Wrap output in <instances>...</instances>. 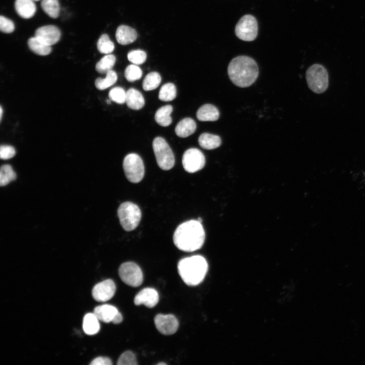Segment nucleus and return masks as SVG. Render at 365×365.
Here are the masks:
<instances>
[{
  "mask_svg": "<svg viewBox=\"0 0 365 365\" xmlns=\"http://www.w3.org/2000/svg\"><path fill=\"white\" fill-rule=\"evenodd\" d=\"M205 234L201 223L189 220L179 225L174 231L173 240L180 250L192 252L200 249L205 240Z\"/></svg>",
  "mask_w": 365,
  "mask_h": 365,
  "instance_id": "obj_1",
  "label": "nucleus"
},
{
  "mask_svg": "<svg viewBox=\"0 0 365 365\" xmlns=\"http://www.w3.org/2000/svg\"><path fill=\"white\" fill-rule=\"evenodd\" d=\"M228 74L234 85L245 88L256 81L259 75V68L253 58L247 56H238L229 63Z\"/></svg>",
  "mask_w": 365,
  "mask_h": 365,
  "instance_id": "obj_2",
  "label": "nucleus"
},
{
  "mask_svg": "<svg viewBox=\"0 0 365 365\" xmlns=\"http://www.w3.org/2000/svg\"><path fill=\"white\" fill-rule=\"evenodd\" d=\"M177 269L179 276L187 285L195 286L203 280L208 264L204 257L196 255L181 259Z\"/></svg>",
  "mask_w": 365,
  "mask_h": 365,
  "instance_id": "obj_3",
  "label": "nucleus"
},
{
  "mask_svg": "<svg viewBox=\"0 0 365 365\" xmlns=\"http://www.w3.org/2000/svg\"><path fill=\"white\" fill-rule=\"evenodd\" d=\"M306 79L309 89L315 93H322L328 88V74L321 64L311 65L306 71Z\"/></svg>",
  "mask_w": 365,
  "mask_h": 365,
  "instance_id": "obj_4",
  "label": "nucleus"
},
{
  "mask_svg": "<svg viewBox=\"0 0 365 365\" xmlns=\"http://www.w3.org/2000/svg\"><path fill=\"white\" fill-rule=\"evenodd\" d=\"M117 214L123 228L127 231L134 230L139 225L141 213L139 207L131 202H125L119 206Z\"/></svg>",
  "mask_w": 365,
  "mask_h": 365,
  "instance_id": "obj_5",
  "label": "nucleus"
},
{
  "mask_svg": "<svg viewBox=\"0 0 365 365\" xmlns=\"http://www.w3.org/2000/svg\"><path fill=\"white\" fill-rule=\"evenodd\" d=\"M153 148L159 167L164 170L171 169L174 165V156L166 141L161 137H156Z\"/></svg>",
  "mask_w": 365,
  "mask_h": 365,
  "instance_id": "obj_6",
  "label": "nucleus"
},
{
  "mask_svg": "<svg viewBox=\"0 0 365 365\" xmlns=\"http://www.w3.org/2000/svg\"><path fill=\"white\" fill-rule=\"evenodd\" d=\"M123 167L127 179L132 183L140 181L144 174V167L142 160L136 154H128L124 159Z\"/></svg>",
  "mask_w": 365,
  "mask_h": 365,
  "instance_id": "obj_7",
  "label": "nucleus"
},
{
  "mask_svg": "<svg viewBox=\"0 0 365 365\" xmlns=\"http://www.w3.org/2000/svg\"><path fill=\"white\" fill-rule=\"evenodd\" d=\"M258 25L256 18L249 14L243 16L236 25V35L244 41L254 40L258 34Z\"/></svg>",
  "mask_w": 365,
  "mask_h": 365,
  "instance_id": "obj_8",
  "label": "nucleus"
},
{
  "mask_svg": "<svg viewBox=\"0 0 365 365\" xmlns=\"http://www.w3.org/2000/svg\"><path fill=\"white\" fill-rule=\"evenodd\" d=\"M118 271L121 280L130 286H139L143 282L142 271L134 262H127L122 264L119 267Z\"/></svg>",
  "mask_w": 365,
  "mask_h": 365,
  "instance_id": "obj_9",
  "label": "nucleus"
},
{
  "mask_svg": "<svg viewBox=\"0 0 365 365\" xmlns=\"http://www.w3.org/2000/svg\"><path fill=\"white\" fill-rule=\"evenodd\" d=\"M205 163V157L198 149L191 148L185 151L182 158V164L188 172L194 173L202 169Z\"/></svg>",
  "mask_w": 365,
  "mask_h": 365,
  "instance_id": "obj_10",
  "label": "nucleus"
},
{
  "mask_svg": "<svg viewBox=\"0 0 365 365\" xmlns=\"http://www.w3.org/2000/svg\"><path fill=\"white\" fill-rule=\"evenodd\" d=\"M116 289L115 282L112 279H107L97 283L93 287L92 297L97 302H106L113 297Z\"/></svg>",
  "mask_w": 365,
  "mask_h": 365,
  "instance_id": "obj_11",
  "label": "nucleus"
},
{
  "mask_svg": "<svg viewBox=\"0 0 365 365\" xmlns=\"http://www.w3.org/2000/svg\"><path fill=\"white\" fill-rule=\"evenodd\" d=\"M155 326L158 331L165 335L174 334L178 328V321L172 314H157L154 319Z\"/></svg>",
  "mask_w": 365,
  "mask_h": 365,
  "instance_id": "obj_12",
  "label": "nucleus"
},
{
  "mask_svg": "<svg viewBox=\"0 0 365 365\" xmlns=\"http://www.w3.org/2000/svg\"><path fill=\"white\" fill-rule=\"evenodd\" d=\"M61 32L59 29L53 25H47L37 28L34 36L43 43L52 46L60 40Z\"/></svg>",
  "mask_w": 365,
  "mask_h": 365,
  "instance_id": "obj_13",
  "label": "nucleus"
},
{
  "mask_svg": "<svg viewBox=\"0 0 365 365\" xmlns=\"http://www.w3.org/2000/svg\"><path fill=\"white\" fill-rule=\"evenodd\" d=\"M159 296L157 291L153 288L147 287L138 293L134 299L135 305H144L148 308L154 307L158 303Z\"/></svg>",
  "mask_w": 365,
  "mask_h": 365,
  "instance_id": "obj_14",
  "label": "nucleus"
},
{
  "mask_svg": "<svg viewBox=\"0 0 365 365\" xmlns=\"http://www.w3.org/2000/svg\"><path fill=\"white\" fill-rule=\"evenodd\" d=\"M15 9L18 15L22 18L32 17L36 12V6L33 0H15Z\"/></svg>",
  "mask_w": 365,
  "mask_h": 365,
  "instance_id": "obj_15",
  "label": "nucleus"
},
{
  "mask_svg": "<svg viewBox=\"0 0 365 365\" xmlns=\"http://www.w3.org/2000/svg\"><path fill=\"white\" fill-rule=\"evenodd\" d=\"M137 36L136 30L127 25H121L116 30V39L121 45L131 44L135 41Z\"/></svg>",
  "mask_w": 365,
  "mask_h": 365,
  "instance_id": "obj_16",
  "label": "nucleus"
},
{
  "mask_svg": "<svg viewBox=\"0 0 365 365\" xmlns=\"http://www.w3.org/2000/svg\"><path fill=\"white\" fill-rule=\"evenodd\" d=\"M119 311L114 306L104 304L96 307L93 313L99 320L103 322H112Z\"/></svg>",
  "mask_w": 365,
  "mask_h": 365,
  "instance_id": "obj_17",
  "label": "nucleus"
},
{
  "mask_svg": "<svg viewBox=\"0 0 365 365\" xmlns=\"http://www.w3.org/2000/svg\"><path fill=\"white\" fill-rule=\"evenodd\" d=\"M197 118L201 121H215L218 120L220 113L217 108L212 104H205L197 112Z\"/></svg>",
  "mask_w": 365,
  "mask_h": 365,
  "instance_id": "obj_18",
  "label": "nucleus"
},
{
  "mask_svg": "<svg viewBox=\"0 0 365 365\" xmlns=\"http://www.w3.org/2000/svg\"><path fill=\"white\" fill-rule=\"evenodd\" d=\"M196 129V124L194 120L190 118H186L178 123L175 132L178 136L185 138L192 134Z\"/></svg>",
  "mask_w": 365,
  "mask_h": 365,
  "instance_id": "obj_19",
  "label": "nucleus"
},
{
  "mask_svg": "<svg viewBox=\"0 0 365 365\" xmlns=\"http://www.w3.org/2000/svg\"><path fill=\"white\" fill-rule=\"evenodd\" d=\"M126 103L129 108L138 110L144 106V99L139 91L130 88L126 92Z\"/></svg>",
  "mask_w": 365,
  "mask_h": 365,
  "instance_id": "obj_20",
  "label": "nucleus"
},
{
  "mask_svg": "<svg viewBox=\"0 0 365 365\" xmlns=\"http://www.w3.org/2000/svg\"><path fill=\"white\" fill-rule=\"evenodd\" d=\"M99 320L94 313L86 314L83 318V328L88 335L97 334L100 330Z\"/></svg>",
  "mask_w": 365,
  "mask_h": 365,
  "instance_id": "obj_21",
  "label": "nucleus"
},
{
  "mask_svg": "<svg viewBox=\"0 0 365 365\" xmlns=\"http://www.w3.org/2000/svg\"><path fill=\"white\" fill-rule=\"evenodd\" d=\"M198 142L200 147L204 149L213 150L219 147L222 141L218 135L203 133L199 137Z\"/></svg>",
  "mask_w": 365,
  "mask_h": 365,
  "instance_id": "obj_22",
  "label": "nucleus"
},
{
  "mask_svg": "<svg viewBox=\"0 0 365 365\" xmlns=\"http://www.w3.org/2000/svg\"><path fill=\"white\" fill-rule=\"evenodd\" d=\"M172 111L173 107L171 105H166L161 107L155 113L156 122L161 126H168L172 122L170 115Z\"/></svg>",
  "mask_w": 365,
  "mask_h": 365,
  "instance_id": "obj_23",
  "label": "nucleus"
},
{
  "mask_svg": "<svg viewBox=\"0 0 365 365\" xmlns=\"http://www.w3.org/2000/svg\"><path fill=\"white\" fill-rule=\"evenodd\" d=\"M27 44L29 49L39 55H47L49 54L52 51L51 46L43 43L35 36L29 38L28 40Z\"/></svg>",
  "mask_w": 365,
  "mask_h": 365,
  "instance_id": "obj_24",
  "label": "nucleus"
},
{
  "mask_svg": "<svg viewBox=\"0 0 365 365\" xmlns=\"http://www.w3.org/2000/svg\"><path fill=\"white\" fill-rule=\"evenodd\" d=\"M41 5L44 12L51 18L59 16L60 7L58 0H42Z\"/></svg>",
  "mask_w": 365,
  "mask_h": 365,
  "instance_id": "obj_25",
  "label": "nucleus"
},
{
  "mask_svg": "<svg viewBox=\"0 0 365 365\" xmlns=\"http://www.w3.org/2000/svg\"><path fill=\"white\" fill-rule=\"evenodd\" d=\"M116 62V57L113 54L103 56L96 64L95 69L100 74L107 73L112 69Z\"/></svg>",
  "mask_w": 365,
  "mask_h": 365,
  "instance_id": "obj_26",
  "label": "nucleus"
},
{
  "mask_svg": "<svg viewBox=\"0 0 365 365\" xmlns=\"http://www.w3.org/2000/svg\"><path fill=\"white\" fill-rule=\"evenodd\" d=\"M117 75L115 71H108L104 79L98 78L95 81V86L97 89L103 90L113 85L117 81Z\"/></svg>",
  "mask_w": 365,
  "mask_h": 365,
  "instance_id": "obj_27",
  "label": "nucleus"
},
{
  "mask_svg": "<svg viewBox=\"0 0 365 365\" xmlns=\"http://www.w3.org/2000/svg\"><path fill=\"white\" fill-rule=\"evenodd\" d=\"M161 82V77L157 72L149 73L144 78L142 87L145 91H150L157 88Z\"/></svg>",
  "mask_w": 365,
  "mask_h": 365,
  "instance_id": "obj_28",
  "label": "nucleus"
},
{
  "mask_svg": "<svg viewBox=\"0 0 365 365\" xmlns=\"http://www.w3.org/2000/svg\"><path fill=\"white\" fill-rule=\"evenodd\" d=\"M176 89L175 86L171 83L163 85L159 93V98L163 101H170L176 97Z\"/></svg>",
  "mask_w": 365,
  "mask_h": 365,
  "instance_id": "obj_29",
  "label": "nucleus"
},
{
  "mask_svg": "<svg viewBox=\"0 0 365 365\" xmlns=\"http://www.w3.org/2000/svg\"><path fill=\"white\" fill-rule=\"evenodd\" d=\"M16 174L9 164H5L1 166L0 170V185L5 186L11 181L15 180Z\"/></svg>",
  "mask_w": 365,
  "mask_h": 365,
  "instance_id": "obj_30",
  "label": "nucleus"
},
{
  "mask_svg": "<svg viewBox=\"0 0 365 365\" xmlns=\"http://www.w3.org/2000/svg\"><path fill=\"white\" fill-rule=\"evenodd\" d=\"M97 48L100 53L109 54L114 50L115 46L108 35L107 34H103L97 41Z\"/></svg>",
  "mask_w": 365,
  "mask_h": 365,
  "instance_id": "obj_31",
  "label": "nucleus"
},
{
  "mask_svg": "<svg viewBox=\"0 0 365 365\" xmlns=\"http://www.w3.org/2000/svg\"><path fill=\"white\" fill-rule=\"evenodd\" d=\"M125 77L129 82H134L141 78L142 72L141 68L136 64L128 65L125 70Z\"/></svg>",
  "mask_w": 365,
  "mask_h": 365,
  "instance_id": "obj_32",
  "label": "nucleus"
},
{
  "mask_svg": "<svg viewBox=\"0 0 365 365\" xmlns=\"http://www.w3.org/2000/svg\"><path fill=\"white\" fill-rule=\"evenodd\" d=\"M108 96L111 100L119 104H123L126 102V92L123 88L116 87L110 91Z\"/></svg>",
  "mask_w": 365,
  "mask_h": 365,
  "instance_id": "obj_33",
  "label": "nucleus"
},
{
  "mask_svg": "<svg viewBox=\"0 0 365 365\" xmlns=\"http://www.w3.org/2000/svg\"><path fill=\"white\" fill-rule=\"evenodd\" d=\"M129 61L134 64L139 65L145 62L147 59L146 53L141 50H134L130 51L127 55Z\"/></svg>",
  "mask_w": 365,
  "mask_h": 365,
  "instance_id": "obj_34",
  "label": "nucleus"
},
{
  "mask_svg": "<svg viewBox=\"0 0 365 365\" xmlns=\"http://www.w3.org/2000/svg\"><path fill=\"white\" fill-rule=\"evenodd\" d=\"M117 364L118 365H136L137 362L134 353L128 350L123 352L120 356Z\"/></svg>",
  "mask_w": 365,
  "mask_h": 365,
  "instance_id": "obj_35",
  "label": "nucleus"
},
{
  "mask_svg": "<svg viewBox=\"0 0 365 365\" xmlns=\"http://www.w3.org/2000/svg\"><path fill=\"white\" fill-rule=\"evenodd\" d=\"M0 29L4 33H10L14 31L15 25L10 19L3 16L0 17Z\"/></svg>",
  "mask_w": 365,
  "mask_h": 365,
  "instance_id": "obj_36",
  "label": "nucleus"
},
{
  "mask_svg": "<svg viewBox=\"0 0 365 365\" xmlns=\"http://www.w3.org/2000/svg\"><path fill=\"white\" fill-rule=\"evenodd\" d=\"M16 154L15 148L9 145H1L0 148V158L3 160H8L13 158Z\"/></svg>",
  "mask_w": 365,
  "mask_h": 365,
  "instance_id": "obj_37",
  "label": "nucleus"
},
{
  "mask_svg": "<svg viewBox=\"0 0 365 365\" xmlns=\"http://www.w3.org/2000/svg\"><path fill=\"white\" fill-rule=\"evenodd\" d=\"M91 365H111L112 360L107 357H97L94 358L90 363Z\"/></svg>",
  "mask_w": 365,
  "mask_h": 365,
  "instance_id": "obj_38",
  "label": "nucleus"
},
{
  "mask_svg": "<svg viewBox=\"0 0 365 365\" xmlns=\"http://www.w3.org/2000/svg\"><path fill=\"white\" fill-rule=\"evenodd\" d=\"M123 320V317L121 313L119 311L114 317L113 323L114 324H119L121 323Z\"/></svg>",
  "mask_w": 365,
  "mask_h": 365,
  "instance_id": "obj_39",
  "label": "nucleus"
},
{
  "mask_svg": "<svg viewBox=\"0 0 365 365\" xmlns=\"http://www.w3.org/2000/svg\"><path fill=\"white\" fill-rule=\"evenodd\" d=\"M3 112V108H2V106H1V108H0V115H1V116H0V119H1V120H2V118Z\"/></svg>",
  "mask_w": 365,
  "mask_h": 365,
  "instance_id": "obj_40",
  "label": "nucleus"
},
{
  "mask_svg": "<svg viewBox=\"0 0 365 365\" xmlns=\"http://www.w3.org/2000/svg\"><path fill=\"white\" fill-rule=\"evenodd\" d=\"M157 364H158V365H160V364H166V363L162 362H160V363H157Z\"/></svg>",
  "mask_w": 365,
  "mask_h": 365,
  "instance_id": "obj_41",
  "label": "nucleus"
},
{
  "mask_svg": "<svg viewBox=\"0 0 365 365\" xmlns=\"http://www.w3.org/2000/svg\"><path fill=\"white\" fill-rule=\"evenodd\" d=\"M34 1H39L40 0H33Z\"/></svg>",
  "mask_w": 365,
  "mask_h": 365,
  "instance_id": "obj_42",
  "label": "nucleus"
}]
</instances>
